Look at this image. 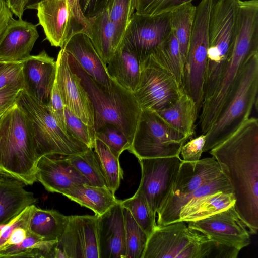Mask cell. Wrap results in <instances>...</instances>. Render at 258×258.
Instances as JSON below:
<instances>
[{
    "label": "cell",
    "mask_w": 258,
    "mask_h": 258,
    "mask_svg": "<svg viewBox=\"0 0 258 258\" xmlns=\"http://www.w3.org/2000/svg\"><path fill=\"white\" fill-rule=\"evenodd\" d=\"M229 179L235 208L250 234L258 230V119L249 117L210 150Z\"/></svg>",
    "instance_id": "1"
},
{
    "label": "cell",
    "mask_w": 258,
    "mask_h": 258,
    "mask_svg": "<svg viewBox=\"0 0 258 258\" xmlns=\"http://www.w3.org/2000/svg\"><path fill=\"white\" fill-rule=\"evenodd\" d=\"M258 51V10L251 6L239 9L236 36L231 53L211 95L202 105L199 124L202 134L210 128L230 95L248 57Z\"/></svg>",
    "instance_id": "2"
},
{
    "label": "cell",
    "mask_w": 258,
    "mask_h": 258,
    "mask_svg": "<svg viewBox=\"0 0 258 258\" xmlns=\"http://www.w3.org/2000/svg\"><path fill=\"white\" fill-rule=\"evenodd\" d=\"M39 159L27 117L16 103L0 119V173L32 185Z\"/></svg>",
    "instance_id": "3"
},
{
    "label": "cell",
    "mask_w": 258,
    "mask_h": 258,
    "mask_svg": "<svg viewBox=\"0 0 258 258\" xmlns=\"http://www.w3.org/2000/svg\"><path fill=\"white\" fill-rule=\"evenodd\" d=\"M68 58L71 68L80 77L92 103L95 131L104 124L114 125L124 134L132 144L141 111L133 92L113 79L109 88L100 84L93 79L71 55L68 54Z\"/></svg>",
    "instance_id": "4"
},
{
    "label": "cell",
    "mask_w": 258,
    "mask_h": 258,
    "mask_svg": "<svg viewBox=\"0 0 258 258\" xmlns=\"http://www.w3.org/2000/svg\"><path fill=\"white\" fill-rule=\"evenodd\" d=\"M239 252L179 221L157 227L148 237L142 258H236Z\"/></svg>",
    "instance_id": "5"
},
{
    "label": "cell",
    "mask_w": 258,
    "mask_h": 258,
    "mask_svg": "<svg viewBox=\"0 0 258 258\" xmlns=\"http://www.w3.org/2000/svg\"><path fill=\"white\" fill-rule=\"evenodd\" d=\"M258 51L245 60L235 84L215 121L205 134L203 152L222 142L250 116L257 101Z\"/></svg>",
    "instance_id": "6"
},
{
    "label": "cell",
    "mask_w": 258,
    "mask_h": 258,
    "mask_svg": "<svg viewBox=\"0 0 258 258\" xmlns=\"http://www.w3.org/2000/svg\"><path fill=\"white\" fill-rule=\"evenodd\" d=\"M239 0H216L209 25V47L203 101L213 92L228 59L236 36Z\"/></svg>",
    "instance_id": "7"
},
{
    "label": "cell",
    "mask_w": 258,
    "mask_h": 258,
    "mask_svg": "<svg viewBox=\"0 0 258 258\" xmlns=\"http://www.w3.org/2000/svg\"><path fill=\"white\" fill-rule=\"evenodd\" d=\"M16 103L27 117L39 158L44 155L79 154L89 148L59 125L47 106L24 89L19 93Z\"/></svg>",
    "instance_id": "8"
},
{
    "label": "cell",
    "mask_w": 258,
    "mask_h": 258,
    "mask_svg": "<svg viewBox=\"0 0 258 258\" xmlns=\"http://www.w3.org/2000/svg\"><path fill=\"white\" fill-rule=\"evenodd\" d=\"M188 139L154 111L141 109L128 150L138 159L179 156L182 146Z\"/></svg>",
    "instance_id": "9"
},
{
    "label": "cell",
    "mask_w": 258,
    "mask_h": 258,
    "mask_svg": "<svg viewBox=\"0 0 258 258\" xmlns=\"http://www.w3.org/2000/svg\"><path fill=\"white\" fill-rule=\"evenodd\" d=\"M223 173L218 162L213 157L195 162L182 160L171 191L157 213V227L179 221V213L184 198L204 183Z\"/></svg>",
    "instance_id": "10"
},
{
    "label": "cell",
    "mask_w": 258,
    "mask_h": 258,
    "mask_svg": "<svg viewBox=\"0 0 258 258\" xmlns=\"http://www.w3.org/2000/svg\"><path fill=\"white\" fill-rule=\"evenodd\" d=\"M183 92L173 75L151 55L141 65L139 81L133 92L141 109L161 110L175 103Z\"/></svg>",
    "instance_id": "11"
},
{
    "label": "cell",
    "mask_w": 258,
    "mask_h": 258,
    "mask_svg": "<svg viewBox=\"0 0 258 258\" xmlns=\"http://www.w3.org/2000/svg\"><path fill=\"white\" fill-rule=\"evenodd\" d=\"M141 179L139 188L153 216L167 199L182 161L179 156L139 159Z\"/></svg>",
    "instance_id": "12"
},
{
    "label": "cell",
    "mask_w": 258,
    "mask_h": 258,
    "mask_svg": "<svg viewBox=\"0 0 258 258\" xmlns=\"http://www.w3.org/2000/svg\"><path fill=\"white\" fill-rule=\"evenodd\" d=\"M95 215L68 216L66 227L53 251L55 258H99Z\"/></svg>",
    "instance_id": "13"
},
{
    "label": "cell",
    "mask_w": 258,
    "mask_h": 258,
    "mask_svg": "<svg viewBox=\"0 0 258 258\" xmlns=\"http://www.w3.org/2000/svg\"><path fill=\"white\" fill-rule=\"evenodd\" d=\"M171 32V12L149 16L135 12L122 42L136 53L141 65Z\"/></svg>",
    "instance_id": "14"
},
{
    "label": "cell",
    "mask_w": 258,
    "mask_h": 258,
    "mask_svg": "<svg viewBox=\"0 0 258 258\" xmlns=\"http://www.w3.org/2000/svg\"><path fill=\"white\" fill-rule=\"evenodd\" d=\"M186 222L216 242L239 251L251 242L250 233L234 205L205 218Z\"/></svg>",
    "instance_id": "15"
},
{
    "label": "cell",
    "mask_w": 258,
    "mask_h": 258,
    "mask_svg": "<svg viewBox=\"0 0 258 258\" xmlns=\"http://www.w3.org/2000/svg\"><path fill=\"white\" fill-rule=\"evenodd\" d=\"M56 82L64 107L85 124L94 126V109L80 77L72 69L68 54L61 48L57 57Z\"/></svg>",
    "instance_id": "16"
},
{
    "label": "cell",
    "mask_w": 258,
    "mask_h": 258,
    "mask_svg": "<svg viewBox=\"0 0 258 258\" xmlns=\"http://www.w3.org/2000/svg\"><path fill=\"white\" fill-rule=\"evenodd\" d=\"M23 89L42 104L49 103L55 81L56 62L43 50L23 60Z\"/></svg>",
    "instance_id": "17"
},
{
    "label": "cell",
    "mask_w": 258,
    "mask_h": 258,
    "mask_svg": "<svg viewBox=\"0 0 258 258\" xmlns=\"http://www.w3.org/2000/svg\"><path fill=\"white\" fill-rule=\"evenodd\" d=\"M37 181L51 192L61 194L65 190L80 184L90 185L66 158V155H44L36 167Z\"/></svg>",
    "instance_id": "18"
},
{
    "label": "cell",
    "mask_w": 258,
    "mask_h": 258,
    "mask_svg": "<svg viewBox=\"0 0 258 258\" xmlns=\"http://www.w3.org/2000/svg\"><path fill=\"white\" fill-rule=\"evenodd\" d=\"M97 237L99 258H126L124 218L120 201L98 216Z\"/></svg>",
    "instance_id": "19"
},
{
    "label": "cell",
    "mask_w": 258,
    "mask_h": 258,
    "mask_svg": "<svg viewBox=\"0 0 258 258\" xmlns=\"http://www.w3.org/2000/svg\"><path fill=\"white\" fill-rule=\"evenodd\" d=\"M35 9L46 39L61 48L74 34L68 0H41Z\"/></svg>",
    "instance_id": "20"
},
{
    "label": "cell",
    "mask_w": 258,
    "mask_h": 258,
    "mask_svg": "<svg viewBox=\"0 0 258 258\" xmlns=\"http://www.w3.org/2000/svg\"><path fill=\"white\" fill-rule=\"evenodd\" d=\"M38 25L12 18L0 37V61H21L28 57L39 37Z\"/></svg>",
    "instance_id": "21"
},
{
    "label": "cell",
    "mask_w": 258,
    "mask_h": 258,
    "mask_svg": "<svg viewBox=\"0 0 258 258\" xmlns=\"http://www.w3.org/2000/svg\"><path fill=\"white\" fill-rule=\"evenodd\" d=\"M61 48L71 55L93 79L107 88L110 87L112 79L107 72L106 64L86 34L74 33Z\"/></svg>",
    "instance_id": "22"
},
{
    "label": "cell",
    "mask_w": 258,
    "mask_h": 258,
    "mask_svg": "<svg viewBox=\"0 0 258 258\" xmlns=\"http://www.w3.org/2000/svg\"><path fill=\"white\" fill-rule=\"evenodd\" d=\"M21 181L0 173V227L9 222L37 199L25 189Z\"/></svg>",
    "instance_id": "23"
},
{
    "label": "cell",
    "mask_w": 258,
    "mask_h": 258,
    "mask_svg": "<svg viewBox=\"0 0 258 258\" xmlns=\"http://www.w3.org/2000/svg\"><path fill=\"white\" fill-rule=\"evenodd\" d=\"M109 76L126 89L134 92L140 77L141 65L136 53L122 42L106 64Z\"/></svg>",
    "instance_id": "24"
},
{
    "label": "cell",
    "mask_w": 258,
    "mask_h": 258,
    "mask_svg": "<svg viewBox=\"0 0 258 258\" xmlns=\"http://www.w3.org/2000/svg\"><path fill=\"white\" fill-rule=\"evenodd\" d=\"M235 202L233 192L218 191L205 195L190 200L180 208L179 221L189 222L205 218L227 209Z\"/></svg>",
    "instance_id": "25"
},
{
    "label": "cell",
    "mask_w": 258,
    "mask_h": 258,
    "mask_svg": "<svg viewBox=\"0 0 258 258\" xmlns=\"http://www.w3.org/2000/svg\"><path fill=\"white\" fill-rule=\"evenodd\" d=\"M61 194L92 210L98 216L103 215L120 201L107 186L80 184L64 190Z\"/></svg>",
    "instance_id": "26"
},
{
    "label": "cell",
    "mask_w": 258,
    "mask_h": 258,
    "mask_svg": "<svg viewBox=\"0 0 258 258\" xmlns=\"http://www.w3.org/2000/svg\"><path fill=\"white\" fill-rule=\"evenodd\" d=\"M88 20L87 36L106 64L117 50L115 41V27L110 20L106 9L88 18Z\"/></svg>",
    "instance_id": "27"
},
{
    "label": "cell",
    "mask_w": 258,
    "mask_h": 258,
    "mask_svg": "<svg viewBox=\"0 0 258 258\" xmlns=\"http://www.w3.org/2000/svg\"><path fill=\"white\" fill-rule=\"evenodd\" d=\"M200 110L192 98L184 92L175 103L155 112L170 126L189 138L194 134Z\"/></svg>",
    "instance_id": "28"
},
{
    "label": "cell",
    "mask_w": 258,
    "mask_h": 258,
    "mask_svg": "<svg viewBox=\"0 0 258 258\" xmlns=\"http://www.w3.org/2000/svg\"><path fill=\"white\" fill-rule=\"evenodd\" d=\"M68 216L57 211L34 206L29 221V230L46 241H57L63 233Z\"/></svg>",
    "instance_id": "29"
},
{
    "label": "cell",
    "mask_w": 258,
    "mask_h": 258,
    "mask_svg": "<svg viewBox=\"0 0 258 258\" xmlns=\"http://www.w3.org/2000/svg\"><path fill=\"white\" fill-rule=\"evenodd\" d=\"M57 241H46L31 232L21 243L0 250V257H53Z\"/></svg>",
    "instance_id": "30"
},
{
    "label": "cell",
    "mask_w": 258,
    "mask_h": 258,
    "mask_svg": "<svg viewBox=\"0 0 258 258\" xmlns=\"http://www.w3.org/2000/svg\"><path fill=\"white\" fill-rule=\"evenodd\" d=\"M196 9L191 3H188L171 12V31L178 41L183 64L188 50Z\"/></svg>",
    "instance_id": "31"
},
{
    "label": "cell",
    "mask_w": 258,
    "mask_h": 258,
    "mask_svg": "<svg viewBox=\"0 0 258 258\" xmlns=\"http://www.w3.org/2000/svg\"><path fill=\"white\" fill-rule=\"evenodd\" d=\"M151 55L182 87L183 63L178 41L172 31Z\"/></svg>",
    "instance_id": "32"
},
{
    "label": "cell",
    "mask_w": 258,
    "mask_h": 258,
    "mask_svg": "<svg viewBox=\"0 0 258 258\" xmlns=\"http://www.w3.org/2000/svg\"><path fill=\"white\" fill-rule=\"evenodd\" d=\"M69 161L94 186H107V182L99 158L93 149L76 155H66Z\"/></svg>",
    "instance_id": "33"
},
{
    "label": "cell",
    "mask_w": 258,
    "mask_h": 258,
    "mask_svg": "<svg viewBox=\"0 0 258 258\" xmlns=\"http://www.w3.org/2000/svg\"><path fill=\"white\" fill-rule=\"evenodd\" d=\"M35 205L25 208L20 214L2 226L0 229V250L6 246L22 242L30 233L29 221Z\"/></svg>",
    "instance_id": "34"
},
{
    "label": "cell",
    "mask_w": 258,
    "mask_h": 258,
    "mask_svg": "<svg viewBox=\"0 0 258 258\" xmlns=\"http://www.w3.org/2000/svg\"><path fill=\"white\" fill-rule=\"evenodd\" d=\"M122 207L128 210L134 220L148 237L157 227L155 218L142 191L138 188L131 198L120 201Z\"/></svg>",
    "instance_id": "35"
},
{
    "label": "cell",
    "mask_w": 258,
    "mask_h": 258,
    "mask_svg": "<svg viewBox=\"0 0 258 258\" xmlns=\"http://www.w3.org/2000/svg\"><path fill=\"white\" fill-rule=\"evenodd\" d=\"M106 9L115 27V41L118 49L135 12V0H112Z\"/></svg>",
    "instance_id": "36"
},
{
    "label": "cell",
    "mask_w": 258,
    "mask_h": 258,
    "mask_svg": "<svg viewBox=\"0 0 258 258\" xmlns=\"http://www.w3.org/2000/svg\"><path fill=\"white\" fill-rule=\"evenodd\" d=\"M93 149L99 158L108 187L115 194L120 186L123 175L119 158L111 152L106 144L96 138Z\"/></svg>",
    "instance_id": "37"
},
{
    "label": "cell",
    "mask_w": 258,
    "mask_h": 258,
    "mask_svg": "<svg viewBox=\"0 0 258 258\" xmlns=\"http://www.w3.org/2000/svg\"><path fill=\"white\" fill-rule=\"evenodd\" d=\"M124 218L126 258H142L148 236L133 218L130 211L123 208Z\"/></svg>",
    "instance_id": "38"
},
{
    "label": "cell",
    "mask_w": 258,
    "mask_h": 258,
    "mask_svg": "<svg viewBox=\"0 0 258 258\" xmlns=\"http://www.w3.org/2000/svg\"><path fill=\"white\" fill-rule=\"evenodd\" d=\"M95 138L106 144L118 158L124 151L128 150L131 145L124 134L117 127L110 124H104L95 131Z\"/></svg>",
    "instance_id": "39"
},
{
    "label": "cell",
    "mask_w": 258,
    "mask_h": 258,
    "mask_svg": "<svg viewBox=\"0 0 258 258\" xmlns=\"http://www.w3.org/2000/svg\"><path fill=\"white\" fill-rule=\"evenodd\" d=\"M64 113L67 132L88 148L93 149L95 140L94 127L85 124L66 107H64Z\"/></svg>",
    "instance_id": "40"
},
{
    "label": "cell",
    "mask_w": 258,
    "mask_h": 258,
    "mask_svg": "<svg viewBox=\"0 0 258 258\" xmlns=\"http://www.w3.org/2000/svg\"><path fill=\"white\" fill-rule=\"evenodd\" d=\"M194 0H135L136 12L154 16L171 12L179 6Z\"/></svg>",
    "instance_id": "41"
},
{
    "label": "cell",
    "mask_w": 258,
    "mask_h": 258,
    "mask_svg": "<svg viewBox=\"0 0 258 258\" xmlns=\"http://www.w3.org/2000/svg\"><path fill=\"white\" fill-rule=\"evenodd\" d=\"M23 61L6 62L0 68V89L9 85H20L24 88Z\"/></svg>",
    "instance_id": "42"
},
{
    "label": "cell",
    "mask_w": 258,
    "mask_h": 258,
    "mask_svg": "<svg viewBox=\"0 0 258 258\" xmlns=\"http://www.w3.org/2000/svg\"><path fill=\"white\" fill-rule=\"evenodd\" d=\"M206 134L194 138L185 143L181 147L180 154L182 160L186 162H195L199 160L203 152L206 142Z\"/></svg>",
    "instance_id": "43"
},
{
    "label": "cell",
    "mask_w": 258,
    "mask_h": 258,
    "mask_svg": "<svg viewBox=\"0 0 258 258\" xmlns=\"http://www.w3.org/2000/svg\"><path fill=\"white\" fill-rule=\"evenodd\" d=\"M50 113L59 125L67 132L64 122V105L55 81L48 104L47 105Z\"/></svg>",
    "instance_id": "44"
},
{
    "label": "cell",
    "mask_w": 258,
    "mask_h": 258,
    "mask_svg": "<svg viewBox=\"0 0 258 258\" xmlns=\"http://www.w3.org/2000/svg\"><path fill=\"white\" fill-rule=\"evenodd\" d=\"M69 11L71 14L74 33L83 32L88 34V20L83 15L78 0H68Z\"/></svg>",
    "instance_id": "45"
},
{
    "label": "cell",
    "mask_w": 258,
    "mask_h": 258,
    "mask_svg": "<svg viewBox=\"0 0 258 258\" xmlns=\"http://www.w3.org/2000/svg\"><path fill=\"white\" fill-rule=\"evenodd\" d=\"M22 89V86L16 85L0 89V116L16 104L18 94Z\"/></svg>",
    "instance_id": "46"
},
{
    "label": "cell",
    "mask_w": 258,
    "mask_h": 258,
    "mask_svg": "<svg viewBox=\"0 0 258 258\" xmlns=\"http://www.w3.org/2000/svg\"><path fill=\"white\" fill-rule=\"evenodd\" d=\"M112 0H78L81 11L88 19L94 17L106 9Z\"/></svg>",
    "instance_id": "47"
},
{
    "label": "cell",
    "mask_w": 258,
    "mask_h": 258,
    "mask_svg": "<svg viewBox=\"0 0 258 258\" xmlns=\"http://www.w3.org/2000/svg\"><path fill=\"white\" fill-rule=\"evenodd\" d=\"M13 13L8 7L5 0H0V37L13 18Z\"/></svg>",
    "instance_id": "48"
},
{
    "label": "cell",
    "mask_w": 258,
    "mask_h": 258,
    "mask_svg": "<svg viewBox=\"0 0 258 258\" xmlns=\"http://www.w3.org/2000/svg\"><path fill=\"white\" fill-rule=\"evenodd\" d=\"M6 2L13 14L18 19H22L25 10L24 0H6Z\"/></svg>",
    "instance_id": "49"
},
{
    "label": "cell",
    "mask_w": 258,
    "mask_h": 258,
    "mask_svg": "<svg viewBox=\"0 0 258 258\" xmlns=\"http://www.w3.org/2000/svg\"><path fill=\"white\" fill-rule=\"evenodd\" d=\"M41 0H29L25 6V9H35V7Z\"/></svg>",
    "instance_id": "50"
},
{
    "label": "cell",
    "mask_w": 258,
    "mask_h": 258,
    "mask_svg": "<svg viewBox=\"0 0 258 258\" xmlns=\"http://www.w3.org/2000/svg\"><path fill=\"white\" fill-rule=\"evenodd\" d=\"M6 62L0 61V68Z\"/></svg>",
    "instance_id": "51"
},
{
    "label": "cell",
    "mask_w": 258,
    "mask_h": 258,
    "mask_svg": "<svg viewBox=\"0 0 258 258\" xmlns=\"http://www.w3.org/2000/svg\"><path fill=\"white\" fill-rule=\"evenodd\" d=\"M29 0H24V4H25V5L26 6L27 3H28Z\"/></svg>",
    "instance_id": "52"
},
{
    "label": "cell",
    "mask_w": 258,
    "mask_h": 258,
    "mask_svg": "<svg viewBox=\"0 0 258 258\" xmlns=\"http://www.w3.org/2000/svg\"><path fill=\"white\" fill-rule=\"evenodd\" d=\"M1 116H0V119H1Z\"/></svg>",
    "instance_id": "53"
},
{
    "label": "cell",
    "mask_w": 258,
    "mask_h": 258,
    "mask_svg": "<svg viewBox=\"0 0 258 258\" xmlns=\"http://www.w3.org/2000/svg\"><path fill=\"white\" fill-rule=\"evenodd\" d=\"M6 1V0H5Z\"/></svg>",
    "instance_id": "54"
}]
</instances>
